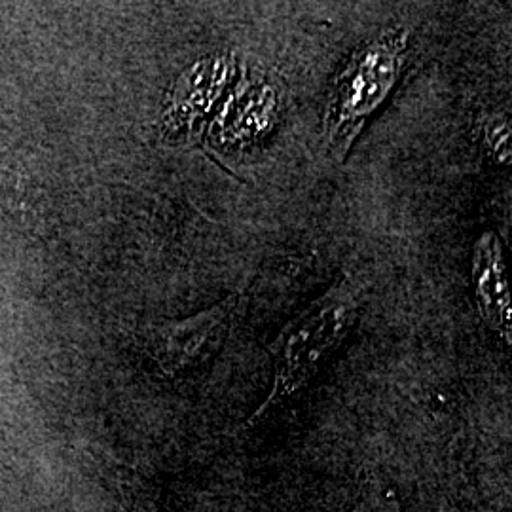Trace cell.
I'll return each mask as SVG.
<instances>
[{"label":"cell","mask_w":512,"mask_h":512,"mask_svg":"<svg viewBox=\"0 0 512 512\" xmlns=\"http://www.w3.org/2000/svg\"><path fill=\"white\" fill-rule=\"evenodd\" d=\"M476 308L488 329L511 344V296L503 243L495 230H484L476 239L471 262Z\"/></svg>","instance_id":"5"},{"label":"cell","mask_w":512,"mask_h":512,"mask_svg":"<svg viewBox=\"0 0 512 512\" xmlns=\"http://www.w3.org/2000/svg\"><path fill=\"white\" fill-rule=\"evenodd\" d=\"M239 300L241 293L236 291L198 315L150 329L148 349L165 374L175 376L215 355L230 332Z\"/></svg>","instance_id":"3"},{"label":"cell","mask_w":512,"mask_h":512,"mask_svg":"<svg viewBox=\"0 0 512 512\" xmlns=\"http://www.w3.org/2000/svg\"><path fill=\"white\" fill-rule=\"evenodd\" d=\"M279 97L274 86L256 80L241 86L215 118L211 137L219 147H245L274 126Z\"/></svg>","instance_id":"6"},{"label":"cell","mask_w":512,"mask_h":512,"mask_svg":"<svg viewBox=\"0 0 512 512\" xmlns=\"http://www.w3.org/2000/svg\"><path fill=\"white\" fill-rule=\"evenodd\" d=\"M410 50V33L389 27L363 42L334 78L323 116V143L344 162L368 120L397 88Z\"/></svg>","instance_id":"1"},{"label":"cell","mask_w":512,"mask_h":512,"mask_svg":"<svg viewBox=\"0 0 512 512\" xmlns=\"http://www.w3.org/2000/svg\"><path fill=\"white\" fill-rule=\"evenodd\" d=\"M236 59L232 55H213L192 65L177 80L167 97L164 112V133L177 135L190 131L217 105V99L226 90L236 74Z\"/></svg>","instance_id":"4"},{"label":"cell","mask_w":512,"mask_h":512,"mask_svg":"<svg viewBox=\"0 0 512 512\" xmlns=\"http://www.w3.org/2000/svg\"><path fill=\"white\" fill-rule=\"evenodd\" d=\"M480 141L486 156L497 165H511V118L503 112L484 116L480 124Z\"/></svg>","instance_id":"7"},{"label":"cell","mask_w":512,"mask_h":512,"mask_svg":"<svg viewBox=\"0 0 512 512\" xmlns=\"http://www.w3.org/2000/svg\"><path fill=\"white\" fill-rule=\"evenodd\" d=\"M363 302V283L355 275L342 274L281 330L274 344V389L256 418L310 382L319 366L353 329Z\"/></svg>","instance_id":"2"}]
</instances>
